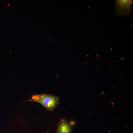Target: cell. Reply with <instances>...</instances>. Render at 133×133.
<instances>
[{
    "mask_svg": "<svg viewBox=\"0 0 133 133\" xmlns=\"http://www.w3.org/2000/svg\"><path fill=\"white\" fill-rule=\"evenodd\" d=\"M29 101L38 102L46 109L51 111L54 110L59 103L58 97L48 94L34 95Z\"/></svg>",
    "mask_w": 133,
    "mask_h": 133,
    "instance_id": "1",
    "label": "cell"
},
{
    "mask_svg": "<svg viewBox=\"0 0 133 133\" xmlns=\"http://www.w3.org/2000/svg\"><path fill=\"white\" fill-rule=\"evenodd\" d=\"M133 3L132 0H115L114 5L117 15L122 17H130Z\"/></svg>",
    "mask_w": 133,
    "mask_h": 133,
    "instance_id": "2",
    "label": "cell"
},
{
    "mask_svg": "<svg viewBox=\"0 0 133 133\" xmlns=\"http://www.w3.org/2000/svg\"><path fill=\"white\" fill-rule=\"evenodd\" d=\"M73 125L71 122L62 118L59 121L55 133H71Z\"/></svg>",
    "mask_w": 133,
    "mask_h": 133,
    "instance_id": "3",
    "label": "cell"
}]
</instances>
